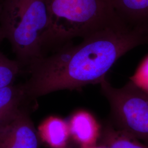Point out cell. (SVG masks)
I'll list each match as a JSON object with an SVG mask.
<instances>
[{"label": "cell", "instance_id": "cell-6", "mask_svg": "<svg viewBox=\"0 0 148 148\" xmlns=\"http://www.w3.org/2000/svg\"><path fill=\"white\" fill-rule=\"evenodd\" d=\"M70 137L81 148L95 145L100 136L99 127L90 113L79 110L73 114L69 120Z\"/></svg>", "mask_w": 148, "mask_h": 148}, {"label": "cell", "instance_id": "cell-1", "mask_svg": "<svg viewBox=\"0 0 148 148\" xmlns=\"http://www.w3.org/2000/svg\"><path fill=\"white\" fill-rule=\"evenodd\" d=\"M147 43V26L122 21L103 29L77 45L67 43L28 65L29 77L23 84L26 93L34 99L56 91L101 84L120 57Z\"/></svg>", "mask_w": 148, "mask_h": 148}, {"label": "cell", "instance_id": "cell-8", "mask_svg": "<svg viewBox=\"0 0 148 148\" xmlns=\"http://www.w3.org/2000/svg\"><path fill=\"white\" fill-rule=\"evenodd\" d=\"M117 13L132 26L148 27V0H113Z\"/></svg>", "mask_w": 148, "mask_h": 148}, {"label": "cell", "instance_id": "cell-15", "mask_svg": "<svg viewBox=\"0 0 148 148\" xmlns=\"http://www.w3.org/2000/svg\"><path fill=\"white\" fill-rule=\"evenodd\" d=\"M104 148L103 147H102V146H98V147H97V146H95V145H92V146H89V147H84V148Z\"/></svg>", "mask_w": 148, "mask_h": 148}, {"label": "cell", "instance_id": "cell-7", "mask_svg": "<svg viewBox=\"0 0 148 148\" xmlns=\"http://www.w3.org/2000/svg\"><path fill=\"white\" fill-rule=\"evenodd\" d=\"M37 131L41 141L50 148H64L70 142L68 122L59 117L46 118L40 124Z\"/></svg>", "mask_w": 148, "mask_h": 148}, {"label": "cell", "instance_id": "cell-11", "mask_svg": "<svg viewBox=\"0 0 148 148\" xmlns=\"http://www.w3.org/2000/svg\"><path fill=\"white\" fill-rule=\"evenodd\" d=\"M23 68L19 61L8 58L0 51V88L14 84Z\"/></svg>", "mask_w": 148, "mask_h": 148}, {"label": "cell", "instance_id": "cell-4", "mask_svg": "<svg viewBox=\"0 0 148 148\" xmlns=\"http://www.w3.org/2000/svg\"><path fill=\"white\" fill-rule=\"evenodd\" d=\"M101 91L109 101L119 129L148 145V92L130 79L115 88L104 78Z\"/></svg>", "mask_w": 148, "mask_h": 148}, {"label": "cell", "instance_id": "cell-14", "mask_svg": "<svg viewBox=\"0 0 148 148\" xmlns=\"http://www.w3.org/2000/svg\"><path fill=\"white\" fill-rule=\"evenodd\" d=\"M62 148H77V144L75 142H69V143L66 145L65 147Z\"/></svg>", "mask_w": 148, "mask_h": 148}, {"label": "cell", "instance_id": "cell-13", "mask_svg": "<svg viewBox=\"0 0 148 148\" xmlns=\"http://www.w3.org/2000/svg\"><path fill=\"white\" fill-rule=\"evenodd\" d=\"M3 1V0H0V43L2 42V41L4 39H5V34L3 32L2 26H1V14Z\"/></svg>", "mask_w": 148, "mask_h": 148}, {"label": "cell", "instance_id": "cell-3", "mask_svg": "<svg viewBox=\"0 0 148 148\" xmlns=\"http://www.w3.org/2000/svg\"><path fill=\"white\" fill-rule=\"evenodd\" d=\"M1 23L16 60L24 68L44 56L49 27L45 0H3Z\"/></svg>", "mask_w": 148, "mask_h": 148}, {"label": "cell", "instance_id": "cell-5", "mask_svg": "<svg viewBox=\"0 0 148 148\" xmlns=\"http://www.w3.org/2000/svg\"><path fill=\"white\" fill-rule=\"evenodd\" d=\"M40 142L25 106L0 123V148H40Z\"/></svg>", "mask_w": 148, "mask_h": 148}, {"label": "cell", "instance_id": "cell-12", "mask_svg": "<svg viewBox=\"0 0 148 148\" xmlns=\"http://www.w3.org/2000/svg\"><path fill=\"white\" fill-rule=\"evenodd\" d=\"M134 83L148 92V56L130 79Z\"/></svg>", "mask_w": 148, "mask_h": 148}, {"label": "cell", "instance_id": "cell-2", "mask_svg": "<svg viewBox=\"0 0 148 148\" xmlns=\"http://www.w3.org/2000/svg\"><path fill=\"white\" fill-rule=\"evenodd\" d=\"M49 27L45 53L123 21L113 0H45Z\"/></svg>", "mask_w": 148, "mask_h": 148}, {"label": "cell", "instance_id": "cell-9", "mask_svg": "<svg viewBox=\"0 0 148 148\" xmlns=\"http://www.w3.org/2000/svg\"><path fill=\"white\" fill-rule=\"evenodd\" d=\"M27 95L23 84L0 88V123L25 106Z\"/></svg>", "mask_w": 148, "mask_h": 148}, {"label": "cell", "instance_id": "cell-10", "mask_svg": "<svg viewBox=\"0 0 148 148\" xmlns=\"http://www.w3.org/2000/svg\"><path fill=\"white\" fill-rule=\"evenodd\" d=\"M101 146L105 148H148V145L120 129L108 126L101 134Z\"/></svg>", "mask_w": 148, "mask_h": 148}]
</instances>
